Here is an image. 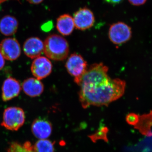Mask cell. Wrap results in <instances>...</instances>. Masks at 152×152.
<instances>
[{
    "instance_id": "44dd1931",
    "label": "cell",
    "mask_w": 152,
    "mask_h": 152,
    "mask_svg": "<svg viewBox=\"0 0 152 152\" xmlns=\"http://www.w3.org/2000/svg\"><path fill=\"white\" fill-rule=\"evenodd\" d=\"M105 1L110 4H119L121 3L124 0H105Z\"/></svg>"
},
{
    "instance_id": "6da1fadb",
    "label": "cell",
    "mask_w": 152,
    "mask_h": 152,
    "mask_svg": "<svg viewBox=\"0 0 152 152\" xmlns=\"http://www.w3.org/2000/svg\"><path fill=\"white\" fill-rule=\"evenodd\" d=\"M108 67L103 63L88 68L77 84L80 86L79 100L83 108L90 106H108L124 94L126 83L109 77Z\"/></svg>"
},
{
    "instance_id": "5b68a950",
    "label": "cell",
    "mask_w": 152,
    "mask_h": 152,
    "mask_svg": "<svg viewBox=\"0 0 152 152\" xmlns=\"http://www.w3.org/2000/svg\"><path fill=\"white\" fill-rule=\"evenodd\" d=\"M132 36L130 27L123 22L113 24L109 29V39L115 45H120L126 42L130 39Z\"/></svg>"
},
{
    "instance_id": "9a60e30c",
    "label": "cell",
    "mask_w": 152,
    "mask_h": 152,
    "mask_svg": "<svg viewBox=\"0 0 152 152\" xmlns=\"http://www.w3.org/2000/svg\"><path fill=\"white\" fill-rule=\"evenodd\" d=\"M54 143L46 139L38 140L33 147L35 152H54Z\"/></svg>"
},
{
    "instance_id": "ba28073f",
    "label": "cell",
    "mask_w": 152,
    "mask_h": 152,
    "mask_svg": "<svg viewBox=\"0 0 152 152\" xmlns=\"http://www.w3.org/2000/svg\"><path fill=\"white\" fill-rule=\"evenodd\" d=\"M73 20L76 28L82 31L92 27L95 22L93 12L87 8L80 9L76 12L74 14Z\"/></svg>"
},
{
    "instance_id": "ac0fdd59",
    "label": "cell",
    "mask_w": 152,
    "mask_h": 152,
    "mask_svg": "<svg viewBox=\"0 0 152 152\" xmlns=\"http://www.w3.org/2000/svg\"><path fill=\"white\" fill-rule=\"evenodd\" d=\"M41 28L44 31H49L53 28V23L51 21L47 22L42 26Z\"/></svg>"
},
{
    "instance_id": "52a82bcc",
    "label": "cell",
    "mask_w": 152,
    "mask_h": 152,
    "mask_svg": "<svg viewBox=\"0 0 152 152\" xmlns=\"http://www.w3.org/2000/svg\"><path fill=\"white\" fill-rule=\"evenodd\" d=\"M52 63L46 57L39 56L36 58L31 66V71L33 75L40 80L47 77L52 72Z\"/></svg>"
},
{
    "instance_id": "4fadbf2b",
    "label": "cell",
    "mask_w": 152,
    "mask_h": 152,
    "mask_svg": "<svg viewBox=\"0 0 152 152\" xmlns=\"http://www.w3.org/2000/svg\"><path fill=\"white\" fill-rule=\"evenodd\" d=\"M18 22L15 17L7 15L0 20V32L4 35L12 36L16 33Z\"/></svg>"
},
{
    "instance_id": "277c9868",
    "label": "cell",
    "mask_w": 152,
    "mask_h": 152,
    "mask_svg": "<svg viewBox=\"0 0 152 152\" xmlns=\"http://www.w3.org/2000/svg\"><path fill=\"white\" fill-rule=\"evenodd\" d=\"M65 66L69 73L75 78L74 81L77 84L88 69L86 61L83 58L76 53L71 55Z\"/></svg>"
},
{
    "instance_id": "ffe728a7",
    "label": "cell",
    "mask_w": 152,
    "mask_h": 152,
    "mask_svg": "<svg viewBox=\"0 0 152 152\" xmlns=\"http://www.w3.org/2000/svg\"><path fill=\"white\" fill-rule=\"evenodd\" d=\"M5 59L1 54L0 53V70H1L5 65Z\"/></svg>"
},
{
    "instance_id": "5bb4252c",
    "label": "cell",
    "mask_w": 152,
    "mask_h": 152,
    "mask_svg": "<svg viewBox=\"0 0 152 152\" xmlns=\"http://www.w3.org/2000/svg\"><path fill=\"white\" fill-rule=\"evenodd\" d=\"M75 27L73 18L68 14L62 15L57 19V30L63 35L71 34Z\"/></svg>"
},
{
    "instance_id": "2e32d148",
    "label": "cell",
    "mask_w": 152,
    "mask_h": 152,
    "mask_svg": "<svg viewBox=\"0 0 152 152\" xmlns=\"http://www.w3.org/2000/svg\"><path fill=\"white\" fill-rule=\"evenodd\" d=\"M8 152H35L33 145L29 142H26L23 145L18 142L12 143L8 150Z\"/></svg>"
},
{
    "instance_id": "d6986e66",
    "label": "cell",
    "mask_w": 152,
    "mask_h": 152,
    "mask_svg": "<svg viewBox=\"0 0 152 152\" xmlns=\"http://www.w3.org/2000/svg\"><path fill=\"white\" fill-rule=\"evenodd\" d=\"M129 3L134 6H140L144 4L147 0H128Z\"/></svg>"
},
{
    "instance_id": "7a4b0ae2",
    "label": "cell",
    "mask_w": 152,
    "mask_h": 152,
    "mask_svg": "<svg viewBox=\"0 0 152 152\" xmlns=\"http://www.w3.org/2000/svg\"><path fill=\"white\" fill-rule=\"evenodd\" d=\"M44 52L49 58L56 61L66 59L69 53L67 41L57 34L49 36L45 41Z\"/></svg>"
},
{
    "instance_id": "e0dca14e",
    "label": "cell",
    "mask_w": 152,
    "mask_h": 152,
    "mask_svg": "<svg viewBox=\"0 0 152 152\" xmlns=\"http://www.w3.org/2000/svg\"><path fill=\"white\" fill-rule=\"evenodd\" d=\"M140 117L134 113H130L126 117V121L129 124L136 126L138 124Z\"/></svg>"
},
{
    "instance_id": "7402d4cb",
    "label": "cell",
    "mask_w": 152,
    "mask_h": 152,
    "mask_svg": "<svg viewBox=\"0 0 152 152\" xmlns=\"http://www.w3.org/2000/svg\"><path fill=\"white\" fill-rule=\"evenodd\" d=\"M29 3L32 4H39L43 0H27Z\"/></svg>"
},
{
    "instance_id": "9c48e42d",
    "label": "cell",
    "mask_w": 152,
    "mask_h": 152,
    "mask_svg": "<svg viewBox=\"0 0 152 152\" xmlns=\"http://www.w3.org/2000/svg\"><path fill=\"white\" fill-rule=\"evenodd\" d=\"M21 87L20 82L16 79L10 77L4 82L2 88V99L7 102L16 97L20 94Z\"/></svg>"
},
{
    "instance_id": "30bf717a",
    "label": "cell",
    "mask_w": 152,
    "mask_h": 152,
    "mask_svg": "<svg viewBox=\"0 0 152 152\" xmlns=\"http://www.w3.org/2000/svg\"><path fill=\"white\" fill-rule=\"evenodd\" d=\"M44 44L39 38L31 37L26 40L24 44V52L27 56L34 59L40 56L44 52Z\"/></svg>"
},
{
    "instance_id": "3957f363",
    "label": "cell",
    "mask_w": 152,
    "mask_h": 152,
    "mask_svg": "<svg viewBox=\"0 0 152 152\" xmlns=\"http://www.w3.org/2000/svg\"><path fill=\"white\" fill-rule=\"evenodd\" d=\"M25 121L23 110L18 107H10L5 110L1 125L9 130L16 131L21 127Z\"/></svg>"
},
{
    "instance_id": "8992f818",
    "label": "cell",
    "mask_w": 152,
    "mask_h": 152,
    "mask_svg": "<svg viewBox=\"0 0 152 152\" xmlns=\"http://www.w3.org/2000/svg\"><path fill=\"white\" fill-rule=\"evenodd\" d=\"M0 53L8 61L16 60L21 55V48L19 42L15 38H6L0 43Z\"/></svg>"
},
{
    "instance_id": "8fae6325",
    "label": "cell",
    "mask_w": 152,
    "mask_h": 152,
    "mask_svg": "<svg viewBox=\"0 0 152 152\" xmlns=\"http://www.w3.org/2000/svg\"><path fill=\"white\" fill-rule=\"evenodd\" d=\"M31 131L37 138L40 140L46 139L51 134L52 125L49 121L45 119H36L32 124Z\"/></svg>"
},
{
    "instance_id": "7c38bea8",
    "label": "cell",
    "mask_w": 152,
    "mask_h": 152,
    "mask_svg": "<svg viewBox=\"0 0 152 152\" xmlns=\"http://www.w3.org/2000/svg\"><path fill=\"white\" fill-rule=\"evenodd\" d=\"M22 88L25 94L31 97L39 96L43 92V84L40 80L35 78H29L25 80Z\"/></svg>"
}]
</instances>
